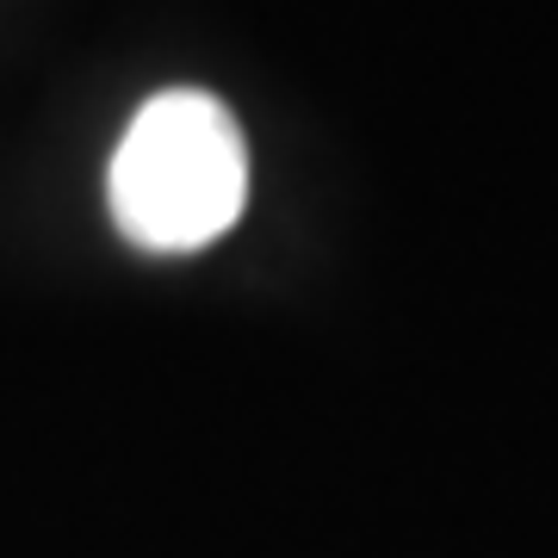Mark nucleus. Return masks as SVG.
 Returning a JSON list of instances; mask_svg holds the SVG:
<instances>
[{"label": "nucleus", "instance_id": "1", "mask_svg": "<svg viewBox=\"0 0 558 558\" xmlns=\"http://www.w3.org/2000/svg\"><path fill=\"white\" fill-rule=\"evenodd\" d=\"M106 205L143 255H193L248 205V143L236 112L205 87H168L137 106L106 161Z\"/></svg>", "mask_w": 558, "mask_h": 558}]
</instances>
